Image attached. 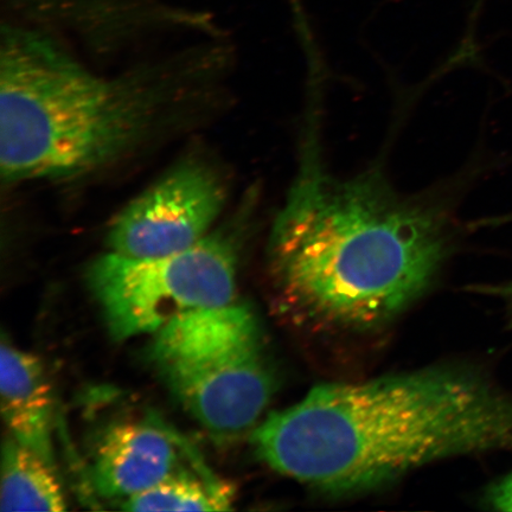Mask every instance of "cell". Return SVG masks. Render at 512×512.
Wrapping results in <instances>:
<instances>
[{
    "mask_svg": "<svg viewBox=\"0 0 512 512\" xmlns=\"http://www.w3.org/2000/svg\"><path fill=\"white\" fill-rule=\"evenodd\" d=\"M252 445L280 475L358 494L440 460L512 452V390L475 364L322 383L268 415Z\"/></svg>",
    "mask_w": 512,
    "mask_h": 512,
    "instance_id": "cell-1",
    "label": "cell"
},
{
    "mask_svg": "<svg viewBox=\"0 0 512 512\" xmlns=\"http://www.w3.org/2000/svg\"><path fill=\"white\" fill-rule=\"evenodd\" d=\"M305 150L273 222L268 270L281 306L320 328H379L418 300L450 253L437 204L394 189L379 171L338 178Z\"/></svg>",
    "mask_w": 512,
    "mask_h": 512,
    "instance_id": "cell-2",
    "label": "cell"
},
{
    "mask_svg": "<svg viewBox=\"0 0 512 512\" xmlns=\"http://www.w3.org/2000/svg\"><path fill=\"white\" fill-rule=\"evenodd\" d=\"M174 67L96 75L40 32L3 30L0 174L55 181L117 162L153 136L185 94Z\"/></svg>",
    "mask_w": 512,
    "mask_h": 512,
    "instance_id": "cell-3",
    "label": "cell"
},
{
    "mask_svg": "<svg viewBox=\"0 0 512 512\" xmlns=\"http://www.w3.org/2000/svg\"><path fill=\"white\" fill-rule=\"evenodd\" d=\"M153 336L150 360L192 418L219 437L251 430L271 401L274 377L247 306L190 312Z\"/></svg>",
    "mask_w": 512,
    "mask_h": 512,
    "instance_id": "cell-4",
    "label": "cell"
},
{
    "mask_svg": "<svg viewBox=\"0 0 512 512\" xmlns=\"http://www.w3.org/2000/svg\"><path fill=\"white\" fill-rule=\"evenodd\" d=\"M239 227L210 233L187 251L158 258L113 252L96 258L87 283L112 337L155 335L190 312L234 303Z\"/></svg>",
    "mask_w": 512,
    "mask_h": 512,
    "instance_id": "cell-5",
    "label": "cell"
},
{
    "mask_svg": "<svg viewBox=\"0 0 512 512\" xmlns=\"http://www.w3.org/2000/svg\"><path fill=\"white\" fill-rule=\"evenodd\" d=\"M226 200V182L214 166L184 160L114 217L107 246L140 259L187 251L210 234Z\"/></svg>",
    "mask_w": 512,
    "mask_h": 512,
    "instance_id": "cell-6",
    "label": "cell"
},
{
    "mask_svg": "<svg viewBox=\"0 0 512 512\" xmlns=\"http://www.w3.org/2000/svg\"><path fill=\"white\" fill-rule=\"evenodd\" d=\"M201 465L204 463L194 447L162 422L123 421L101 435L92 478L99 495L123 502Z\"/></svg>",
    "mask_w": 512,
    "mask_h": 512,
    "instance_id": "cell-7",
    "label": "cell"
},
{
    "mask_svg": "<svg viewBox=\"0 0 512 512\" xmlns=\"http://www.w3.org/2000/svg\"><path fill=\"white\" fill-rule=\"evenodd\" d=\"M0 396L11 437L56 467L53 388L38 357L8 341L0 349Z\"/></svg>",
    "mask_w": 512,
    "mask_h": 512,
    "instance_id": "cell-8",
    "label": "cell"
},
{
    "mask_svg": "<svg viewBox=\"0 0 512 512\" xmlns=\"http://www.w3.org/2000/svg\"><path fill=\"white\" fill-rule=\"evenodd\" d=\"M56 467L11 435L2 451V511H64L66 497Z\"/></svg>",
    "mask_w": 512,
    "mask_h": 512,
    "instance_id": "cell-9",
    "label": "cell"
},
{
    "mask_svg": "<svg viewBox=\"0 0 512 512\" xmlns=\"http://www.w3.org/2000/svg\"><path fill=\"white\" fill-rule=\"evenodd\" d=\"M234 490L210 472L207 465L192 467L125 499L127 511H227Z\"/></svg>",
    "mask_w": 512,
    "mask_h": 512,
    "instance_id": "cell-10",
    "label": "cell"
},
{
    "mask_svg": "<svg viewBox=\"0 0 512 512\" xmlns=\"http://www.w3.org/2000/svg\"><path fill=\"white\" fill-rule=\"evenodd\" d=\"M483 503L491 510L512 512V471L486 489Z\"/></svg>",
    "mask_w": 512,
    "mask_h": 512,
    "instance_id": "cell-11",
    "label": "cell"
},
{
    "mask_svg": "<svg viewBox=\"0 0 512 512\" xmlns=\"http://www.w3.org/2000/svg\"><path fill=\"white\" fill-rule=\"evenodd\" d=\"M472 292L485 294L502 302L505 312V322L508 329H512V279L505 280L498 284L475 285L471 287Z\"/></svg>",
    "mask_w": 512,
    "mask_h": 512,
    "instance_id": "cell-12",
    "label": "cell"
},
{
    "mask_svg": "<svg viewBox=\"0 0 512 512\" xmlns=\"http://www.w3.org/2000/svg\"><path fill=\"white\" fill-rule=\"evenodd\" d=\"M511 221H512V213L502 216L501 219H496V222H498V223L511 222Z\"/></svg>",
    "mask_w": 512,
    "mask_h": 512,
    "instance_id": "cell-13",
    "label": "cell"
}]
</instances>
